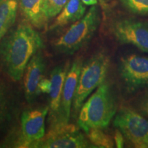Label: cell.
I'll return each mask as SVG.
<instances>
[{"instance_id":"9","label":"cell","mask_w":148,"mask_h":148,"mask_svg":"<svg viewBox=\"0 0 148 148\" xmlns=\"http://www.w3.org/2000/svg\"><path fill=\"white\" fill-rule=\"evenodd\" d=\"M119 73L131 89L148 85V57L131 54L122 58Z\"/></svg>"},{"instance_id":"5","label":"cell","mask_w":148,"mask_h":148,"mask_svg":"<svg viewBox=\"0 0 148 148\" xmlns=\"http://www.w3.org/2000/svg\"><path fill=\"white\" fill-rule=\"evenodd\" d=\"M114 125L136 148H148V119L128 107L117 112Z\"/></svg>"},{"instance_id":"21","label":"cell","mask_w":148,"mask_h":148,"mask_svg":"<svg viewBox=\"0 0 148 148\" xmlns=\"http://www.w3.org/2000/svg\"><path fill=\"white\" fill-rule=\"evenodd\" d=\"M123 136H124V135L123 134V133L119 129L116 128L115 132H114V144L117 148L123 147V145H124V138H123Z\"/></svg>"},{"instance_id":"6","label":"cell","mask_w":148,"mask_h":148,"mask_svg":"<svg viewBox=\"0 0 148 148\" xmlns=\"http://www.w3.org/2000/svg\"><path fill=\"white\" fill-rule=\"evenodd\" d=\"M48 106L24 111L21 117V136L17 147H34L45 136Z\"/></svg>"},{"instance_id":"24","label":"cell","mask_w":148,"mask_h":148,"mask_svg":"<svg viewBox=\"0 0 148 148\" xmlns=\"http://www.w3.org/2000/svg\"><path fill=\"white\" fill-rule=\"evenodd\" d=\"M98 1H99V2L101 3H106V1H108V0H97Z\"/></svg>"},{"instance_id":"14","label":"cell","mask_w":148,"mask_h":148,"mask_svg":"<svg viewBox=\"0 0 148 148\" xmlns=\"http://www.w3.org/2000/svg\"><path fill=\"white\" fill-rule=\"evenodd\" d=\"M86 7L82 0H69L51 25L50 29L62 27L78 21L84 16Z\"/></svg>"},{"instance_id":"19","label":"cell","mask_w":148,"mask_h":148,"mask_svg":"<svg viewBox=\"0 0 148 148\" xmlns=\"http://www.w3.org/2000/svg\"><path fill=\"white\" fill-rule=\"evenodd\" d=\"M7 99L5 97L4 90L2 86H0V122L3 121L6 113Z\"/></svg>"},{"instance_id":"12","label":"cell","mask_w":148,"mask_h":148,"mask_svg":"<svg viewBox=\"0 0 148 148\" xmlns=\"http://www.w3.org/2000/svg\"><path fill=\"white\" fill-rule=\"evenodd\" d=\"M45 62L40 53H36L27 63L25 70L23 86L25 97L28 103H32L39 95L38 86L43 78Z\"/></svg>"},{"instance_id":"17","label":"cell","mask_w":148,"mask_h":148,"mask_svg":"<svg viewBox=\"0 0 148 148\" xmlns=\"http://www.w3.org/2000/svg\"><path fill=\"white\" fill-rule=\"evenodd\" d=\"M125 8L138 15H148V0H120Z\"/></svg>"},{"instance_id":"15","label":"cell","mask_w":148,"mask_h":148,"mask_svg":"<svg viewBox=\"0 0 148 148\" xmlns=\"http://www.w3.org/2000/svg\"><path fill=\"white\" fill-rule=\"evenodd\" d=\"M18 0H0V40L15 21Z\"/></svg>"},{"instance_id":"11","label":"cell","mask_w":148,"mask_h":148,"mask_svg":"<svg viewBox=\"0 0 148 148\" xmlns=\"http://www.w3.org/2000/svg\"><path fill=\"white\" fill-rule=\"evenodd\" d=\"M70 62L56 66L51 72L49 79L51 80V88L49 93V121L50 129L56 126L60 112L61 98L65 77L69 71Z\"/></svg>"},{"instance_id":"8","label":"cell","mask_w":148,"mask_h":148,"mask_svg":"<svg viewBox=\"0 0 148 148\" xmlns=\"http://www.w3.org/2000/svg\"><path fill=\"white\" fill-rule=\"evenodd\" d=\"M112 33L118 41L134 45L148 53V24L133 19H123L116 22Z\"/></svg>"},{"instance_id":"20","label":"cell","mask_w":148,"mask_h":148,"mask_svg":"<svg viewBox=\"0 0 148 148\" xmlns=\"http://www.w3.org/2000/svg\"><path fill=\"white\" fill-rule=\"evenodd\" d=\"M51 88V80L50 79H47L43 77L41 80L40 81L39 84L38 86V92L40 93H49V90Z\"/></svg>"},{"instance_id":"1","label":"cell","mask_w":148,"mask_h":148,"mask_svg":"<svg viewBox=\"0 0 148 148\" xmlns=\"http://www.w3.org/2000/svg\"><path fill=\"white\" fill-rule=\"evenodd\" d=\"M43 47L39 34L27 24H21L5 41L3 62L8 75L17 82L22 78L29 61Z\"/></svg>"},{"instance_id":"3","label":"cell","mask_w":148,"mask_h":148,"mask_svg":"<svg viewBox=\"0 0 148 148\" xmlns=\"http://www.w3.org/2000/svg\"><path fill=\"white\" fill-rule=\"evenodd\" d=\"M110 66L106 53H95L83 63L73 101V116L78 114L82 104L90 93L104 82Z\"/></svg>"},{"instance_id":"18","label":"cell","mask_w":148,"mask_h":148,"mask_svg":"<svg viewBox=\"0 0 148 148\" xmlns=\"http://www.w3.org/2000/svg\"><path fill=\"white\" fill-rule=\"evenodd\" d=\"M69 0H45V12L47 19L60 13Z\"/></svg>"},{"instance_id":"4","label":"cell","mask_w":148,"mask_h":148,"mask_svg":"<svg viewBox=\"0 0 148 148\" xmlns=\"http://www.w3.org/2000/svg\"><path fill=\"white\" fill-rule=\"evenodd\" d=\"M100 22L99 9L92 5L86 14L75 21L54 42V47L58 52L73 54L86 45L92 38Z\"/></svg>"},{"instance_id":"2","label":"cell","mask_w":148,"mask_h":148,"mask_svg":"<svg viewBox=\"0 0 148 148\" xmlns=\"http://www.w3.org/2000/svg\"><path fill=\"white\" fill-rule=\"evenodd\" d=\"M116 106L110 86L102 83L84 101L77 117V124L87 133L90 129H104L116 114Z\"/></svg>"},{"instance_id":"16","label":"cell","mask_w":148,"mask_h":148,"mask_svg":"<svg viewBox=\"0 0 148 148\" xmlns=\"http://www.w3.org/2000/svg\"><path fill=\"white\" fill-rule=\"evenodd\" d=\"M87 137L95 147L112 148L114 143L112 137L102 131V129L92 128L86 133Z\"/></svg>"},{"instance_id":"22","label":"cell","mask_w":148,"mask_h":148,"mask_svg":"<svg viewBox=\"0 0 148 148\" xmlns=\"http://www.w3.org/2000/svg\"><path fill=\"white\" fill-rule=\"evenodd\" d=\"M139 108L143 114L148 117V92L145 93L140 99Z\"/></svg>"},{"instance_id":"10","label":"cell","mask_w":148,"mask_h":148,"mask_svg":"<svg viewBox=\"0 0 148 148\" xmlns=\"http://www.w3.org/2000/svg\"><path fill=\"white\" fill-rule=\"evenodd\" d=\"M82 64L83 62L80 58L76 59L72 63L66 73L62 89L58 123L54 128L67 124L69 122L71 109L73 106L74 96Z\"/></svg>"},{"instance_id":"7","label":"cell","mask_w":148,"mask_h":148,"mask_svg":"<svg viewBox=\"0 0 148 148\" xmlns=\"http://www.w3.org/2000/svg\"><path fill=\"white\" fill-rule=\"evenodd\" d=\"M88 140L75 125L67 124L49 130L48 134L34 147L84 148L90 147Z\"/></svg>"},{"instance_id":"13","label":"cell","mask_w":148,"mask_h":148,"mask_svg":"<svg viewBox=\"0 0 148 148\" xmlns=\"http://www.w3.org/2000/svg\"><path fill=\"white\" fill-rule=\"evenodd\" d=\"M24 17L36 28L41 29L48 21L45 12V0H18Z\"/></svg>"},{"instance_id":"23","label":"cell","mask_w":148,"mask_h":148,"mask_svg":"<svg viewBox=\"0 0 148 148\" xmlns=\"http://www.w3.org/2000/svg\"><path fill=\"white\" fill-rule=\"evenodd\" d=\"M82 1L86 5H95L97 3V0H82Z\"/></svg>"}]
</instances>
